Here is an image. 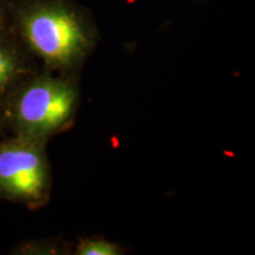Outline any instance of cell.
<instances>
[{
	"label": "cell",
	"instance_id": "6",
	"mask_svg": "<svg viewBox=\"0 0 255 255\" xmlns=\"http://www.w3.org/2000/svg\"><path fill=\"white\" fill-rule=\"evenodd\" d=\"M0 24H1V18H0Z\"/></svg>",
	"mask_w": 255,
	"mask_h": 255
},
{
	"label": "cell",
	"instance_id": "4",
	"mask_svg": "<svg viewBox=\"0 0 255 255\" xmlns=\"http://www.w3.org/2000/svg\"><path fill=\"white\" fill-rule=\"evenodd\" d=\"M36 72L17 47L0 39V110L8 96Z\"/></svg>",
	"mask_w": 255,
	"mask_h": 255
},
{
	"label": "cell",
	"instance_id": "3",
	"mask_svg": "<svg viewBox=\"0 0 255 255\" xmlns=\"http://www.w3.org/2000/svg\"><path fill=\"white\" fill-rule=\"evenodd\" d=\"M46 142L12 135L0 141V197L30 208L47 202L52 175Z\"/></svg>",
	"mask_w": 255,
	"mask_h": 255
},
{
	"label": "cell",
	"instance_id": "5",
	"mask_svg": "<svg viewBox=\"0 0 255 255\" xmlns=\"http://www.w3.org/2000/svg\"><path fill=\"white\" fill-rule=\"evenodd\" d=\"M123 253L124 250L120 245L98 237L82 239L73 252V254L77 255H121Z\"/></svg>",
	"mask_w": 255,
	"mask_h": 255
},
{
	"label": "cell",
	"instance_id": "1",
	"mask_svg": "<svg viewBox=\"0 0 255 255\" xmlns=\"http://www.w3.org/2000/svg\"><path fill=\"white\" fill-rule=\"evenodd\" d=\"M25 45L44 70L77 73L96 45V32L87 17L65 0H40L18 14Z\"/></svg>",
	"mask_w": 255,
	"mask_h": 255
},
{
	"label": "cell",
	"instance_id": "7",
	"mask_svg": "<svg viewBox=\"0 0 255 255\" xmlns=\"http://www.w3.org/2000/svg\"><path fill=\"white\" fill-rule=\"evenodd\" d=\"M0 123H1V120H0Z\"/></svg>",
	"mask_w": 255,
	"mask_h": 255
},
{
	"label": "cell",
	"instance_id": "2",
	"mask_svg": "<svg viewBox=\"0 0 255 255\" xmlns=\"http://www.w3.org/2000/svg\"><path fill=\"white\" fill-rule=\"evenodd\" d=\"M81 94L77 73L44 70L21 83L0 110L12 135L47 142L72 126Z\"/></svg>",
	"mask_w": 255,
	"mask_h": 255
}]
</instances>
